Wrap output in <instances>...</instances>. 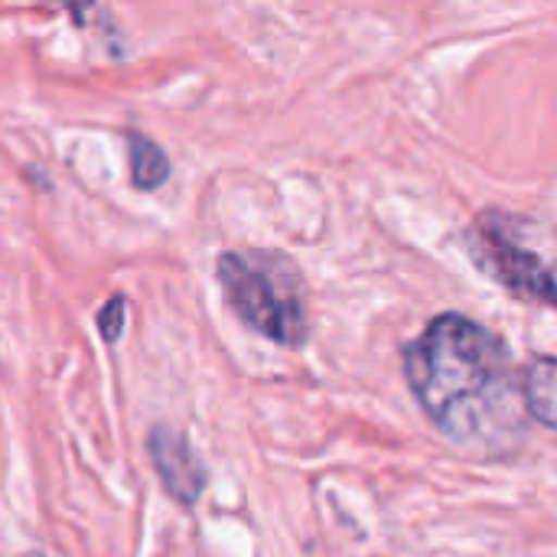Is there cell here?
<instances>
[{
    "mask_svg": "<svg viewBox=\"0 0 557 557\" xmlns=\"http://www.w3.org/2000/svg\"><path fill=\"white\" fill-rule=\"evenodd\" d=\"M401 369L418 408L447 441L503 454L525 437L512 352L490 326L441 313L401 349Z\"/></svg>",
    "mask_w": 557,
    "mask_h": 557,
    "instance_id": "cell-1",
    "label": "cell"
},
{
    "mask_svg": "<svg viewBox=\"0 0 557 557\" xmlns=\"http://www.w3.org/2000/svg\"><path fill=\"white\" fill-rule=\"evenodd\" d=\"M215 277L228 310L258 336L297 349L307 343V297L300 268L281 251H225L215 261Z\"/></svg>",
    "mask_w": 557,
    "mask_h": 557,
    "instance_id": "cell-2",
    "label": "cell"
},
{
    "mask_svg": "<svg viewBox=\"0 0 557 557\" xmlns=\"http://www.w3.org/2000/svg\"><path fill=\"white\" fill-rule=\"evenodd\" d=\"M539 222L522 219L503 209L480 212L463 232V248L473 264L509 290L519 300L552 307L555 304V277L552 261L542 248H535Z\"/></svg>",
    "mask_w": 557,
    "mask_h": 557,
    "instance_id": "cell-3",
    "label": "cell"
},
{
    "mask_svg": "<svg viewBox=\"0 0 557 557\" xmlns=\"http://www.w3.org/2000/svg\"><path fill=\"white\" fill-rule=\"evenodd\" d=\"M147 454L170 499L180 503L183 509H193L209 483V473L199 454L193 450L189 437L176 428L157 424L147 437Z\"/></svg>",
    "mask_w": 557,
    "mask_h": 557,
    "instance_id": "cell-4",
    "label": "cell"
},
{
    "mask_svg": "<svg viewBox=\"0 0 557 557\" xmlns=\"http://www.w3.org/2000/svg\"><path fill=\"white\" fill-rule=\"evenodd\" d=\"M555 359L552 356H539L532 359L522 375H519V395H522V408L532 421H539L542 428H555L557 414V379H555Z\"/></svg>",
    "mask_w": 557,
    "mask_h": 557,
    "instance_id": "cell-5",
    "label": "cell"
},
{
    "mask_svg": "<svg viewBox=\"0 0 557 557\" xmlns=\"http://www.w3.org/2000/svg\"><path fill=\"white\" fill-rule=\"evenodd\" d=\"M127 150H131V183L144 193L160 189L170 180V160L157 140H150L140 131L127 134Z\"/></svg>",
    "mask_w": 557,
    "mask_h": 557,
    "instance_id": "cell-6",
    "label": "cell"
},
{
    "mask_svg": "<svg viewBox=\"0 0 557 557\" xmlns=\"http://www.w3.org/2000/svg\"><path fill=\"white\" fill-rule=\"evenodd\" d=\"M124 323H127V300L121 294H114L98 313V330H101L104 343H117L124 333Z\"/></svg>",
    "mask_w": 557,
    "mask_h": 557,
    "instance_id": "cell-7",
    "label": "cell"
}]
</instances>
